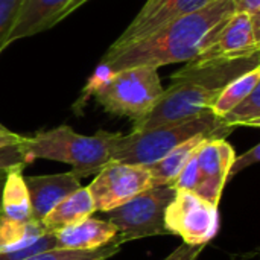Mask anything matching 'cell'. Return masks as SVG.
I'll list each match as a JSON object with an SVG mask.
<instances>
[{
	"mask_svg": "<svg viewBox=\"0 0 260 260\" xmlns=\"http://www.w3.org/2000/svg\"><path fill=\"white\" fill-rule=\"evenodd\" d=\"M233 12L232 0H213L148 38L120 50H107L99 66L107 72H117L139 66L160 69L168 64L189 62L207 46L215 27Z\"/></svg>",
	"mask_w": 260,
	"mask_h": 260,
	"instance_id": "1",
	"label": "cell"
},
{
	"mask_svg": "<svg viewBox=\"0 0 260 260\" xmlns=\"http://www.w3.org/2000/svg\"><path fill=\"white\" fill-rule=\"evenodd\" d=\"M259 66V56L235 61H189L171 76V85L165 88L157 105L146 117L134 123L133 131L186 122L210 111L215 99L230 81Z\"/></svg>",
	"mask_w": 260,
	"mask_h": 260,
	"instance_id": "2",
	"label": "cell"
},
{
	"mask_svg": "<svg viewBox=\"0 0 260 260\" xmlns=\"http://www.w3.org/2000/svg\"><path fill=\"white\" fill-rule=\"evenodd\" d=\"M85 91L94 96L107 113L128 117L137 123L157 105L165 88L158 69L139 66L107 72L98 66Z\"/></svg>",
	"mask_w": 260,
	"mask_h": 260,
	"instance_id": "3",
	"label": "cell"
},
{
	"mask_svg": "<svg viewBox=\"0 0 260 260\" xmlns=\"http://www.w3.org/2000/svg\"><path fill=\"white\" fill-rule=\"evenodd\" d=\"M117 133L99 131L94 136H82L70 126L61 125L35 136L23 137L20 143L29 160L47 158L67 163L78 177L96 175L107 165L113 163V145Z\"/></svg>",
	"mask_w": 260,
	"mask_h": 260,
	"instance_id": "4",
	"label": "cell"
},
{
	"mask_svg": "<svg viewBox=\"0 0 260 260\" xmlns=\"http://www.w3.org/2000/svg\"><path fill=\"white\" fill-rule=\"evenodd\" d=\"M233 129L235 128L225 125L212 111H207L201 116L174 125L133 131L126 136L117 133L113 145V161L149 166L161 160L178 145L197 136L225 139L233 133Z\"/></svg>",
	"mask_w": 260,
	"mask_h": 260,
	"instance_id": "5",
	"label": "cell"
},
{
	"mask_svg": "<svg viewBox=\"0 0 260 260\" xmlns=\"http://www.w3.org/2000/svg\"><path fill=\"white\" fill-rule=\"evenodd\" d=\"M177 189L172 186L151 187L123 206L104 213L105 221L117 230V238L125 244L128 241L169 235L165 225V213L174 200Z\"/></svg>",
	"mask_w": 260,
	"mask_h": 260,
	"instance_id": "6",
	"label": "cell"
},
{
	"mask_svg": "<svg viewBox=\"0 0 260 260\" xmlns=\"http://www.w3.org/2000/svg\"><path fill=\"white\" fill-rule=\"evenodd\" d=\"M169 235H177L189 245H206L219 229L218 206L189 190H177L165 213Z\"/></svg>",
	"mask_w": 260,
	"mask_h": 260,
	"instance_id": "7",
	"label": "cell"
},
{
	"mask_svg": "<svg viewBox=\"0 0 260 260\" xmlns=\"http://www.w3.org/2000/svg\"><path fill=\"white\" fill-rule=\"evenodd\" d=\"M260 18L233 12L213 30L207 46L192 61H235L259 56Z\"/></svg>",
	"mask_w": 260,
	"mask_h": 260,
	"instance_id": "8",
	"label": "cell"
},
{
	"mask_svg": "<svg viewBox=\"0 0 260 260\" xmlns=\"http://www.w3.org/2000/svg\"><path fill=\"white\" fill-rule=\"evenodd\" d=\"M151 187L154 184L148 166L114 161L101 169L87 186L99 213H108Z\"/></svg>",
	"mask_w": 260,
	"mask_h": 260,
	"instance_id": "9",
	"label": "cell"
},
{
	"mask_svg": "<svg viewBox=\"0 0 260 260\" xmlns=\"http://www.w3.org/2000/svg\"><path fill=\"white\" fill-rule=\"evenodd\" d=\"M210 2L213 0H146L136 18L110 46L108 52L125 49L143 38H148L166 24L204 8Z\"/></svg>",
	"mask_w": 260,
	"mask_h": 260,
	"instance_id": "10",
	"label": "cell"
},
{
	"mask_svg": "<svg viewBox=\"0 0 260 260\" xmlns=\"http://www.w3.org/2000/svg\"><path fill=\"white\" fill-rule=\"evenodd\" d=\"M195 157L198 183L193 193L218 206L236 157L235 149L225 139H207L198 146Z\"/></svg>",
	"mask_w": 260,
	"mask_h": 260,
	"instance_id": "11",
	"label": "cell"
},
{
	"mask_svg": "<svg viewBox=\"0 0 260 260\" xmlns=\"http://www.w3.org/2000/svg\"><path fill=\"white\" fill-rule=\"evenodd\" d=\"M24 183L29 192L32 219L40 224L56 204L81 187L79 178L72 171L55 175L24 177Z\"/></svg>",
	"mask_w": 260,
	"mask_h": 260,
	"instance_id": "12",
	"label": "cell"
},
{
	"mask_svg": "<svg viewBox=\"0 0 260 260\" xmlns=\"http://www.w3.org/2000/svg\"><path fill=\"white\" fill-rule=\"evenodd\" d=\"M73 0H21L17 20L8 37L6 47L17 40L34 37L53 27Z\"/></svg>",
	"mask_w": 260,
	"mask_h": 260,
	"instance_id": "13",
	"label": "cell"
},
{
	"mask_svg": "<svg viewBox=\"0 0 260 260\" xmlns=\"http://www.w3.org/2000/svg\"><path fill=\"white\" fill-rule=\"evenodd\" d=\"M53 236L58 250L91 251L113 242L117 236V230L108 221L90 216L78 224L53 233Z\"/></svg>",
	"mask_w": 260,
	"mask_h": 260,
	"instance_id": "14",
	"label": "cell"
},
{
	"mask_svg": "<svg viewBox=\"0 0 260 260\" xmlns=\"http://www.w3.org/2000/svg\"><path fill=\"white\" fill-rule=\"evenodd\" d=\"M96 212L94 201L87 187H79L76 192L56 204L52 212L41 221L47 233H56L66 227L78 224L90 218Z\"/></svg>",
	"mask_w": 260,
	"mask_h": 260,
	"instance_id": "15",
	"label": "cell"
},
{
	"mask_svg": "<svg viewBox=\"0 0 260 260\" xmlns=\"http://www.w3.org/2000/svg\"><path fill=\"white\" fill-rule=\"evenodd\" d=\"M0 216L18 222L34 221L23 169H12L5 177L0 192Z\"/></svg>",
	"mask_w": 260,
	"mask_h": 260,
	"instance_id": "16",
	"label": "cell"
},
{
	"mask_svg": "<svg viewBox=\"0 0 260 260\" xmlns=\"http://www.w3.org/2000/svg\"><path fill=\"white\" fill-rule=\"evenodd\" d=\"M207 139H216L212 136H197L181 145H178L175 149H172L168 155H165L161 160H158L154 165H149V174L152 178V184L155 186H172L181 169L186 166L189 158L193 155V152L198 149V146L207 140Z\"/></svg>",
	"mask_w": 260,
	"mask_h": 260,
	"instance_id": "17",
	"label": "cell"
},
{
	"mask_svg": "<svg viewBox=\"0 0 260 260\" xmlns=\"http://www.w3.org/2000/svg\"><path fill=\"white\" fill-rule=\"evenodd\" d=\"M46 235V229L37 221L18 222L0 216V253L23 250Z\"/></svg>",
	"mask_w": 260,
	"mask_h": 260,
	"instance_id": "18",
	"label": "cell"
},
{
	"mask_svg": "<svg viewBox=\"0 0 260 260\" xmlns=\"http://www.w3.org/2000/svg\"><path fill=\"white\" fill-rule=\"evenodd\" d=\"M257 85H260V66L230 81L215 99L210 111L216 117L222 119L230 110H233L241 101H244Z\"/></svg>",
	"mask_w": 260,
	"mask_h": 260,
	"instance_id": "19",
	"label": "cell"
},
{
	"mask_svg": "<svg viewBox=\"0 0 260 260\" xmlns=\"http://www.w3.org/2000/svg\"><path fill=\"white\" fill-rule=\"evenodd\" d=\"M225 125L236 126H260V85H257L244 101H241L233 110H230L222 119Z\"/></svg>",
	"mask_w": 260,
	"mask_h": 260,
	"instance_id": "20",
	"label": "cell"
},
{
	"mask_svg": "<svg viewBox=\"0 0 260 260\" xmlns=\"http://www.w3.org/2000/svg\"><path fill=\"white\" fill-rule=\"evenodd\" d=\"M122 241L116 236V239L113 242H110L108 245L98 248V250H91V251H72V250H49V251H43L34 256H29L23 260H107L113 257L116 253H119L120 247H122Z\"/></svg>",
	"mask_w": 260,
	"mask_h": 260,
	"instance_id": "21",
	"label": "cell"
},
{
	"mask_svg": "<svg viewBox=\"0 0 260 260\" xmlns=\"http://www.w3.org/2000/svg\"><path fill=\"white\" fill-rule=\"evenodd\" d=\"M30 163L29 157L24 154L20 145L0 148V184H3L5 177L12 169H24Z\"/></svg>",
	"mask_w": 260,
	"mask_h": 260,
	"instance_id": "22",
	"label": "cell"
},
{
	"mask_svg": "<svg viewBox=\"0 0 260 260\" xmlns=\"http://www.w3.org/2000/svg\"><path fill=\"white\" fill-rule=\"evenodd\" d=\"M21 0H0V53L6 49L8 37L18 15Z\"/></svg>",
	"mask_w": 260,
	"mask_h": 260,
	"instance_id": "23",
	"label": "cell"
},
{
	"mask_svg": "<svg viewBox=\"0 0 260 260\" xmlns=\"http://www.w3.org/2000/svg\"><path fill=\"white\" fill-rule=\"evenodd\" d=\"M56 248V242H55V236L53 233H47L46 236H43L41 239H38L35 244L18 250V251H12V253H0V260H23L29 256L43 253V251H49V250H55Z\"/></svg>",
	"mask_w": 260,
	"mask_h": 260,
	"instance_id": "24",
	"label": "cell"
},
{
	"mask_svg": "<svg viewBox=\"0 0 260 260\" xmlns=\"http://www.w3.org/2000/svg\"><path fill=\"white\" fill-rule=\"evenodd\" d=\"M260 157V146L259 145H254L250 151L244 152L242 155L239 157H235L233 163H232V168H230V172H229V180H232L233 177H236L239 172H242L244 169L256 165L259 161Z\"/></svg>",
	"mask_w": 260,
	"mask_h": 260,
	"instance_id": "25",
	"label": "cell"
},
{
	"mask_svg": "<svg viewBox=\"0 0 260 260\" xmlns=\"http://www.w3.org/2000/svg\"><path fill=\"white\" fill-rule=\"evenodd\" d=\"M206 245H189V244H181L175 251H172L166 259L163 260H197V257L201 254Z\"/></svg>",
	"mask_w": 260,
	"mask_h": 260,
	"instance_id": "26",
	"label": "cell"
},
{
	"mask_svg": "<svg viewBox=\"0 0 260 260\" xmlns=\"http://www.w3.org/2000/svg\"><path fill=\"white\" fill-rule=\"evenodd\" d=\"M232 5L235 12L260 18V0H232Z\"/></svg>",
	"mask_w": 260,
	"mask_h": 260,
	"instance_id": "27",
	"label": "cell"
},
{
	"mask_svg": "<svg viewBox=\"0 0 260 260\" xmlns=\"http://www.w3.org/2000/svg\"><path fill=\"white\" fill-rule=\"evenodd\" d=\"M23 142V136L12 133L11 129H8L5 125L0 123V148H6V146H14V145H20Z\"/></svg>",
	"mask_w": 260,
	"mask_h": 260,
	"instance_id": "28",
	"label": "cell"
},
{
	"mask_svg": "<svg viewBox=\"0 0 260 260\" xmlns=\"http://www.w3.org/2000/svg\"><path fill=\"white\" fill-rule=\"evenodd\" d=\"M85 2H88V0H73V2L70 3V6H69V8L66 9V12L62 14V20H64V18H66V17L69 15V14H72L73 11H76V9H78L79 6H82V5H84Z\"/></svg>",
	"mask_w": 260,
	"mask_h": 260,
	"instance_id": "29",
	"label": "cell"
},
{
	"mask_svg": "<svg viewBox=\"0 0 260 260\" xmlns=\"http://www.w3.org/2000/svg\"><path fill=\"white\" fill-rule=\"evenodd\" d=\"M0 192H2V184H0Z\"/></svg>",
	"mask_w": 260,
	"mask_h": 260,
	"instance_id": "30",
	"label": "cell"
}]
</instances>
